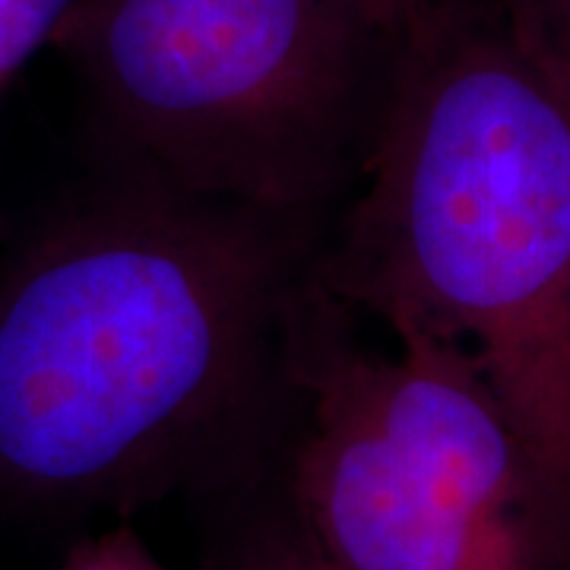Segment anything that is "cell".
<instances>
[{
  "mask_svg": "<svg viewBox=\"0 0 570 570\" xmlns=\"http://www.w3.org/2000/svg\"><path fill=\"white\" fill-rule=\"evenodd\" d=\"M58 570H168L130 527H111L77 542Z\"/></svg>",
  "mask_w": 570,
  "mask_h": 570,
  "instance_id": "cell-7",
  "label": "cell"
},
{
  "mask_svg": "<svg viewBox=\"0 0 570 570\" xmlns=\"http://www.w3.org/2000/svg\"><path fill=\"white\" fill-rule=\"evenodd\" d=\"M324 295L460 348L570 504V67L510 0L403 26Z\"/></svg>",
  "mask_w": 570,
  "mask_h": 570,
  "instance_id": "cell-2",
  "label": "cell"
},
{
  "mask_svg": "<svg viewBox=\"0 0 570 570\" xmlns=\"http://www.w3.org/2000/svg\"><path fill=\"white\" fill-rule=\"evenodd\" d=\"M285 510L336 570H570V504L460 348L311 324Z\"/></svg>",
  "mask_w": 570,
  "mask_h": 570,
  "instance_id": "cell-4",
  "label": "cell"
},
{
  "mask_svg": "<svg viewBox=\"0 0 570 570\" xmlns=\"http://www.w3.org/2000/svg\"><path fill=\"white\" fill-rule=\"evenodd\" d=\"M317 219L118 178L0 279V498L137 510L223 482L298 400Z\"/></svg>",
  "mask_w": 570,
  "mask_h": 570,
  "instance_id": "cell-1",
  "label": "cell"
},
{
  "mask_svg": "<svg viewBox=\"0 0 570 570\" xmlns=\"http://www.w3.org/2000/svg\"><path fill=\"white\" fill-rule=\"evenodd\" d=\"M73 0H0V96L26 63L51 45Z\"/></svg>",
  "mask_w": 570,
  "mask_h": 570,
  "instance_id": "cell-5",
  "label": "cell"
},
{
  "mask_svg": "<svg viewBox=\"0 0 570 570\" xmlns=\"http://www.w3.org/2000/svg\"><path fill=\"white\" fill-rule=\"evenodd\" d=\"M216 570H336L321 551L305 539L285 510L283 517L261 523V530L228 551Z\"/></svg>",
  "mask_w": 570,
  "mask_h": 570,
  "instance_id": "cell-6",
  "label": "cell"
},
{
  "mask_svg": "<svg viewBox=\"0 0 570 570\" xmlns=\"http://www.w3.org/2000/svg\"><path fill=\"white\" fill-rule=\"evenodd\" d=\"M400 32L367 0H73L51 45L124 178L317 219L362 178Z\"/></svg>",
  "mask_w": 570,
  "mask_h": 570,
  "instance_id": "cell-3",
  "label": "cell"
},
{
  "mask_svg": "<svg viewBox=\"0 0 570 570\" xmlns=\"http://www.w3.org/2000/svg\"><path fill=\"white\" fill-rule=\"evenodd\" d=\"M510 3L570 67V0H510Z\"/></svg>",
  "mask_w": 570,
  "mask_h": 570,
  "instance_id": "cell-8",
  "label": "cell"
},
{
  "mask_svg": "<svg viewBox=\"0 0 570 570\" xmlns=\"http://www.w3.org/2000/svg\"><path fill=\"white\" fill-rule=\"evenodd\" d=\"M384 20H390L393 26H406L415 17H422L425 10L431 7H438V3H444V0H367Z\"/></svg>",
  "mask_w": 570,
  "mask_h": 570,
  "instance_id": "cell-9",
  "label": "cell"
}]
</instances>
